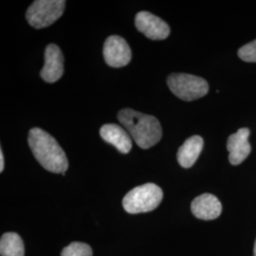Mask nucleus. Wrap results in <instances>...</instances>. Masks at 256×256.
Segmentation results:
<instances>
[{
	"mask_svg": "<svg viewBox=\"0 0 256 256\" xmlns=\"http://www.w3.org/2000/svg\"><path fill=\"white\" fill-rule=\"evenodd\" d=\"M250 130L248 128H240L238 132L230 135L227 142V149L229 151L230 164H242L250 155L252 147L248 142Z\"/></svg>",
	"mask_w": 256,
	"mask_h": 256,
	"instance_id": "obj_9",
	"label": "nucleus"
},
{
	"mask_svg": "<svg viewBox=\"0 0 256 256\" xmlns=\"http://www.w3.org/2000/svg\"><path fill=\"white\" fill-rule=\"evenodd\" d=\"M28 142L42 167L52 173L66 174L68 162L64 150L54 138L41 128H32L28 132Z\"/></svg>",
	"mask_w": 256,
	"mask_h": 256,
	"instance_id": "obj_1",
	"label": "nucleus"
},
{
	"mask_svg": "<svg viewBox=\"0 0 256 256\" xmlns=\"http://www.w3.org/2000/svg\"><path fill=\"white\" fill-rule=\"evenodd\" d=\"M64 74V55L60 48L50 44L45 50V64L40 75L46 82H57Z\"/></svg>",
	"mask_w": 256,
	"mask_h": 256,
	"instance_id": "obj_8",
	"label": "nucleus"
},
{
	"mask_svg": "<svg viewBox=\"0 0 256 256\" xmlns=\"http://www.w3.org/2000/svg\"><path fill=\"white\" fill-rule=\"evenodd\" d=\"M61 256H92V250L88 244L74 242L64 248L61 252Z\"/></svg>",
	"mask_w": 256,
	"mask_h": 256,
	"instance_id": "obj_14",
	"label": "nucleus"
},
{
	"mask_svg": "<svg viewBox=\"0 0 256 256\" xmlns=\"http://www.w3.org/2000/svg\"><path fill=\"white\" fill-rule=\"evenodd\" d=\"M25 248L21 238L16 232H6L0 240L1 256H24Z\"/></svg>",
	"mask_w": 256,
	"mask_h": 256,
	"instance_id": "obj_13",
	"label": "nucleus"
},
{
	"mask_svg": "<svg viewBox=\"0 0 256 256\" xmlns=\"http://www.w3.org/2000/svg\"><path fill=\"white\" fill-rule=\"evenodd\" d=\"M203 149V138L192 136L187 138L178 151V162L183 168H190L196 164Z\"/></svg>",
	"mask_w": 256,
	"mask_h": 256,
	"instance_id": "obj_12",
	"label": "nucleus"
},
{
	"mask_svg": "<svg viewBox=\"0 0 256 256\" xmlns=\"http://www.w3.org/2000/svg\"><path fill=\"white\" fill-rule=\"evenodd\" d=\"M118 120L138 146L142 149L154 146L162 137V126L154 116L124 108L118 113Z\"/></svg>",
	"mask_w": 256,
	"mask_h": 256,
	"instance_id": "obj_2",
	"label": "nucleus"
},
{
	"mask_svg": "<svg viewBox=\"0 0 256 256\" xmlns=\"http://www.w3.org/2000/svg\"><path fill=\"white\" fill-rule=\"evenodd\" d=\"M192 214L202 220L218 218L222 212L220 200L212 194H203L196 198L191 204Z\"/></svg>",
	"mask_w": 256,
	"mask_h": 256,
	"instance_id": "obj_10",
	"label": "nucleus"
},
{
	"mask_svg": "<svg viewBox=\"0 0 256 256\" xmlns=\"http://www.w3.org/2000/svg\"><path fill=\"white\" fill-rule=\"evenodd\" d=\"M254 256H256V243H254Z\"/></svg>",
	"mask_w": 256,
	"mask_h": 256,
	"instance_id": "obj_17",
	"label": "nucleus"
},
{
	"mask_svg": "<svg viewBox=\"0 0 256 256\" xmlns=\"http://www.w3.org/2000/svg\"><path fill=\"white\" fill-rule=\"evenodd\" d=\"M238 55L245 62H256V40L241 46L238 50Z\"/></svg>",
	"mask_w": 256,
	"mask_h": 256,
	"instance_id": "obj_15",
	"label": "nucleus"
},
{
	"mask_svg": "<svg viewBox=\"0 0 256 256\" xmlns=\"http://www.w3.org/2000/svg\"><path fill=\"white\" fill-rule=\"evenodd\" d=\"M164 198L162 190L154 183H146L128 192L122 200L129 214H140L155 210Z\"/></svg>",
	"mask_w": 256,
	"mask_h": 256,
	"instance_id": "obj_3",
	"label": "nucleus"
},
{
	"mask_svg": "<svg viewBox=\"0 0 256 256\" xmlns=\"http://www.w3.org/2000/svg\"><path fill=\"white\" fill-rule=\"evenodd\" d=\"M102 52L106 63L112 68L126 66L132 58L131 48L128 42L118 36H112L106 40Z\"/></svg>",
	"mask_w": 256,
	"mask_h": 256,
	"instance_id": "obj_6",
	"label": "nucleus"
},
{
	"mask_svg": "<svg viewBox=\"0 0 256 256\" xmlns=\"http://www.w3.org/2000/svg\"><path fill=\"white\" fill-rule=\"evenodd\" d=\"M167 84L170 90L183 101L198 100L209 92V84L206 80L191 74H171Z\"/></svg>",
	"mask_w": 256,
	"mask_h": 256,
	"instance_id": "obj_4",
	"label": "nucleus"
},
{
	"mask_svg": "<svg viewBox=\"0 0 256 256\" xmlns=\"http://www.w3.org/2000/svg\"><path fill=\"white\" fill-rule=\"evenodd\" d=\"M4 170V155L2 150H0V172H3Z\"/></svg>",
	"mask_w": 256,
	"mask_h": 256,
	"instance_id": "obj_16",
	"label": "nucleus"
},
{
	"mask_svg": "<svg viewBox=\"0 0 256 256\" xmlns=\"http://www.w3.org/2000/svg\"><path fill=\"white\" fill-rule=\"evenodd\" d=\"M102 138L112 144L122 154H128L132 148L131 136L118 124H108L100 129Z\"/></svg>",
	"mask_w": 256,
	"mask_h": 256,
	"instance_id": "obj_11",
	"label": "nucleus"
},
{
	"mask_svg": "<svg viewBox=\"0 0 256 256\" xmlns=\"http://www.w3.org/2000/svg\"><path fill=\"white\" fill-rule=\"evenodd\" d=\"M64 7V0H36L27 10L26 18L32 27H48L62 16Z\"/></svg>",
	"mask_w": 256,
	"mask_h": 256,
	"instance_id": "obj_5",
	"label": "nucleus"
},
{
	"mask_svg": "<svg viewBox=\"0 0 256 256\" xmlns=\"http://www.w3.org/2000/svg\"><path fill=\"white\" fill-rule=\"evenodd\" d=\"M138 30L151 40H164L170 34V28L162 19L148 12H140L135 18Z\"/></svg>",
	"mask_w": 256,
	"mask_h": 256,
	"instance_id": "obj_7",
	"label": "nucleus"
}]
</instances>
